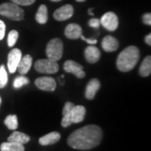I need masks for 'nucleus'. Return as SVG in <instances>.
<instances>
[{
	"mask_svg": "<svg viewBox=\"0 0 151 151\" xmlns=\"http://www.w3.org/2000/svg\"><path fill=\"white\" fill-rule=\"evenodd\" d=\"M103 139V130L94 124L86 125L75 130L69 136L67 143L76 150H87L100 145Z\"/></svg>",
	"mask_w": 151,
	"mask_h": 151,
	"instance_id": "obj_1",
	"label": "nucleus"
},
{
	"mask_svg": "<svg viewBox=\"0 0 151 151\" xmlns=\"http://www.w3.org/2000/svg\"><path fill=\"white\" fill-rule=\"evenodd\" d=\"M140 52L136 46H129L119 55L117 59V67L120 71L128 72L133 70L139 60Z\"/></svg>",
	"mask_w": 151,
	"mask_h": 151,
	"instance_id": "obj_2",
	"label": "nucleus"
},
{
	"mask_svg": "<svg viewBox=\"0 0 151 151\" xmlns=\"http://www.w3.org/2000/svg\"><path fill=\"white\" fill-rule=\"evenodd\" d=\"M0 15L14 21H20L24 17V12L14 3H5L0 4Z\"/></svg>",
	"mask_w": 151,
	"mask_h": 151,
	"instance_id": "obj_3",
	"label": "nucleus"
},
{
	"mask_svg": "<svg viewBox=\"0 0 151 151\" xmlns=\"http://www.w3.org/2000/svg\"><path fill=\"white\" fill-rule=\"evenodd\" d=\"M45 53L47 58L52 60L54 61H58L61 59L63 55V43L62 41L58 39L55 38L49 41L46 45Z\"/></svg>",
	"mask_w": 151,
	"mask_h": 151,
	"instance_id": "obj_4",
	"label": "nucleus"
},
{
	"mask_svg": "<svg viewBox=\"0 0 151 151\" xmlns=\"http://www.w3.org/2000/svg\"><path fill=\"white\" fill-rule=\"evenodd\" d=\"M35 69L40 73L54 74L59 70V65L57 61L50 59L38 60L35 63Z\"/></svg>",
	"mask_w": 151,
	"mask_h": 151,
	"instance_id": "obj_5",
	"label": "nucleus"
},
{
	"mask_svg": "<svg viewBox=\"0 0 151 151\" xmlns=\"http://www.w3.org/2000/svg\"><path fill=\"white\" fill-rule=\"evenodd\" d=\"M100 24L108 31H115L119 27V18L113 12H108L101 18Z\"/></svg>",
	"mask_w": 151,
	"mask_h": 151,
	"instance_id": "obj_6",
	"label": "nucleus"
},
{
	"mask_svg": "<svg viewBox=\"0 0 151 151\" xmlns=\"http://www.w3.org/2000/svg\"><path fill=\"white\" fill-rule=\"evenodd\" d=\"M22 52L19 49L14 48L8 55V69L10 73H14L22 58Z\"/></svg>",
	"mask_w": 151,
	"mask_h": 151,
	"instance_id": "obj_7",
	"label": "nucleus"
},
{
	"mask_svg": "<svg viewBox=\"0 0 151 151\" xmlns=\"http://www.w3.org/2000/svg\"><path fill=\"white\" fill-rule=\"evenodd\" d=\"M64 70L67 73H71L77 78H84L86 73L83 70V66L74 60H66L64 63Z\"/></svg>",
	"mask_w": 151,
	"mask_h": 151,
	"instance_id": "obj_8",
	"label": "nucleus"
},
{
	"mask_svg": "<svg viewBox=\"0 0 151 151\" xmlns=\"http://www.w3.org/2000/svg\"><path fill=\"white\" fill-rule=\"evenodd\" d=\"M35 86L42 91L53 92L56 87V82L54 78L50 76H42L37 78L35 81Z\"/></svg>",
	"mask_w": 151,
	"mask_h": 151,
	"instance_id": "obj_9",
	"label": "nucleus"
},
{
	"mask_svg": "<svg viewBox=\"0 0 151 151\" xmlns=\"http://www.w3.org/2000/svg\"><path fill=\"white\" fill-rule=\"evenodd\" d=\"M73 14H74L73 7L70 4H66L55 11L54 18L57 21H64L71 18Z\"/></svg>",
	"mask_w": 151,
	"mask_h": 151,
	"instance_id": "obj_10",
	"label": "nucleus"
},
{
	"mask_svg": "<svg viewBox=\"0 0 151 151\" xmlns=\"http://www.w3.org/2000/svg\"><path fill=\"white\" fill-rule=\"evenodd\" d=\"M100 87H101V82L98 79L93 78L88 81L86 86V91H85V97L86 99L88 100L94 99Z\"/></svg>",
	"mask_w": 151,
	"mask_h": 151,
	"instance_id": "obj_11",
	"label": "nucleus"
},
{
	"mask_svg": "<svg viewBox=\"0 0 151 151\" xmlns=\"http://www.w3.org/2000/svg\"><path fill=\"white\" fill-rule=\"evenodd\" d=\"M84 55H85V58L87 60V62L92 63V64L97 62L101 57V52L99 49L92 45L87 46L85 49Z\"/></svg>",
	"mask_w": 151,
	"mask_h": 151,
	"instance_id": "obj_12",
	"label": "nucleus"
},
{
	"mask_svg": "<svg viewBox=\"0 0 151 151\" xmlns=\"http://www.w3.org/2000/svg\"><path fill=\"white\" fill-rule=\"evenodd\" d=\"M119 46V40L112 35H107L102 40V48L106 52H113L117 50Z\"/></svg>",
	"mask_w": 151,
	"mask_h": 151,
	"instance_id": "obj_13",
	"label": "nucleus"
},
{
	"mask_svg": "<svg viewBox=\"0 0 151 151\" xmlns=\"http://www.w3.org/2000/svg\"><path fill=\"white\" fill-rule=\"evenodd\" d=\"M86 115V108L81 105H74L71 109L70 119L72 124H78L84 120Z\"/></svg>",
	"mask_w": 151,
	"mask_h": 151,
	"instance_id": "obj_14",
	"label": "nucleus"
},
{
	"mask_svg": "<svg viewBox=\"0 0 151 151\" xmlns=\"http://www.w3.org/2000/svg\"><path fill=\"white\" fill-rule=\"evenodd\" d=\"M33 64V59L30 55H25L22 56L21 60L18 65L17 70L20 75H26L29 71Z\"/></svg>",
	"mask_w": 151,
	"mask_h": 151,
	"instance_id": "obj_15",
	"label": "nucleus"
},
{
	"mask_svg": "<svg viewBox=\"0 0 151 151\" xmlns=\"http://www.w3.org/2000/svg\"><path fill=\"white\" fill-rule=\"evenodd\" d=\"M82 35V29L77 24H69L65 29V35L70 40H77Z\"/></svg>",
	"mask_w": 151,
	"mask_h": 151,
	"instance_id": "obj_16",
	"label": "nucleus"
},
{
	"mask_svg": "<svg viewBox=\"0 0 151 151\" xmlns=\"http://www.w3.org/2000/svg\"><path fill=\"white\" fill-rule=\"evenodd\" d=\"M74 107V103L67 102L65 103V106L62 110V114H63V118L61 120V126L64 128L69 127L70 124H72L71 119H70V113H71V109Z\"/></svg>",
	"mask_w": 151,
	"mask_h": 151,
	"instance_id": "obj_17",
	"label": "nucleus"
},
{
	"mask_svg": "<svg viewBox=\"0 0 151 151\" xmlns=\"http://www.w3.org/2000/svg\"><path fill=\"white\" fill-rule=\"evenodd\" d=\"M60 139V134L58 132H51L40 138L39 143L41 145H50L57 143Z\"/></svg>",
	"mask_w": 151,
	"mask_h": 151,
	"instance_id": "obj_18",
	"label": "nucleus"
},
{
	"mask_svg": "<svg viewBox=\"0 0 151 151\" xmlns=\"http://www.w3.org/2000/svg\"><path fill=\"white\" fill-rule=\"evenodd\" d=\"M29 140H30V137L29 135L25 134L24 133H21V132H18V131H14L8 138V141L14 142V143L21 144V145L27 144Z\"/></svg>",
	"mask_w": 151,
	"mask_h": 151,
	"instance_id": "obj_19",
	"label": "nucleus"
},
{
	"mask_svg": "<svg viewBox=\"0 0 151 151\" xmlns=\"http://www.w3.org/2000/svg\"><path fill=\"white\" fill-rule=\"evenodd\" d=\"M1 151H24V146L14 142H4L0 145Z\"/></svg>",
	"mask_w": 151,
	"mask_h": 151,
	"instance_id": "obj_20",
	"label": "nucleus"
},
{
	"mask_svg": "<svg viewBox=\"0 0 151 151\" xmlns=\"http://www.w3.org/2000/svg\"><path fill=\"white\" fill-rule=\"evenodd\" d=\"M139 75L141 76H149L151 73V56L148 55L146 56L145 60H143L142 64H141L140 67H139Z\"/></svg>",
	"mask_w": 151,
	"mask_h": 151,
	"instance_id": "obj_21",
	"label": "nucleus"
},
{
	"mask_svg": "<svg viewBox=\"0 0 151 151\" xmlns=\"http://www.w3.org/2000/svg\"><path fill=\"white\" fill-rule=\"evenodd\" d=\"M35 19L36 21L40 24H45L47 20H48V10H47V7L42 4L39 7L36 15H35Z\"/></svg>",
	"mask_w": 151,
	"mask_h": 151,
	"instance_id": "obj_22",
	"label": "nucleus"
},
{
	"mask_svg": "<svg viewBox=\"0 0 151 151\" xmlns=\"http://www.w3.org/2000/svg\"><path fill=\"white\" fill-rule=\"evenodd\" d=\"M4 124L6 127L10 130H15L18 129L19 123H18V118L16 115L11 114L7 116V118L4 119Z\"/></svg>",
	"mask_w": 151,
	"mask_h": 151,
	"instance_id": "obj_23",
	"label": "nucleus"
},
{
	"mask_svg": "<svg viewBox=\"0 0 151 151\" xmlns=\"http://www.w3.org/2000/svg\"><path fill=\"white\" fill-rule=\"evenodd\" d=\"M29 83V78L24 76V75H20L17 76L16 78L14 79V81L13 82V86L15 89H19V88H21L22 86H25Z\"/></svg>",
	"mask_w": 151,
	"mask_h": 151,
	"instance_id": "obj_24",
	"label": "nucleus"
},
{
	"mask_svg": "<svg viewBox=\"0 0 151 151\" xmlns=\"http://www.w3.org/2000/svg\"><path fill=\"white\" fill-rule=\"evenodd\" d=\"M8 74L6 71L5 66L4 65H2L0 66V89L5 87L8 83Z\"/></svg>",
	"mask_w": 151,
	"mask_h": 151,
	"instance_id": "obj_25",
	"label": "nucleus"
},
{
	"mask_svg": "<svg viewBox=\"0 0 151 151\" xmlns=\"http://www.w3.org/2000/svg\"><path fill=\"white\" fill-rule=\"evenodd\" d=\"M19 38V32L17 30H11L10 32L9 33L8 35V45L9 47H14V45L16 44L17 40Z\"/></svg>",
	"mask_w": 151,
	"mask_h": 151,
	"instance_id": "obj_26",
	"label": "nucleus"
},
{
	"mask_svg": "<svg viewBox=\"0 0 151 151\" xmlns=\"http://www.w3.org/2000/svg\"><path fill=\"white\" fill-rule=\"evenodd\" d=\"M12 3H14L19 6H29L33 4L35 0H11Z\"/></svg>",
	"mask_w": 151,
	"mask_h": 151,
	"instance_id": "obj_27",
	"label": "nucleus"
},
{
	"mask_svg": "<svg viewBox=\"0 0 151 151\" xmlns=\"http://www.w3.org/2000/svg\"><path fill=\"white\" fill-rule=\"evenodd\" d=\"M88 25L90 27L94 28V29H98V28L100 27V20L98 19H96V18L91 19L88 21Z\"/></svg>",
	"mask_w": 151,
	"mask_h": 151,
	"instance_id": "obj_28",
	"label": "nucleus"
},
{
	"mask_svg": "<svg viewBox=\"0 0 151 151\" xmlns=\"http://www.w3.org/2000/svg\"><path fill=\"white\" fill-rule=\"evenodd\" d=\"M5 30H6V25L4 22L3 20H0V40H2L4 35H5Z\"/></svg>",
	"mask_w": 151,
	"mask_h": 151,
	"instance_id": "obj_29",
	"label": "nucleus"
},
{
	"mask_svg": "<svg viewBox=\"0 0 151 151\" xmlns=\"http://www.w3.org/2000/svg\"><path fill=\"white\" fill-rule=\"evenodd\" d=\"M143 22L146 25H151V14L150 13H146L143 15Z\"/></svg>",
	"mask_w": 151,
	"mask_h": 151,
	"instance_id": "obj_30",
	"label": "nucleus"
},
{
	"mask_svg": "<svg viewBox=\"0 0 151 151\" xmlns=\"http://www.w3.org/2000/svg\"><path fill=\"white\" fill-rule=\"evenodd\" d=\"M82 40H85L86 43L90 44V45H96L97 43V40L96 39H87V38L84 37L82 35H81V37H80Z\"/></svg>",
	"mask_w": 151,
	"mask_h": 151,
	"instance_id": "obj_31",
	"label": "nucleus"
},
{
	"mask_svg": "<svg viewBox=\"0 0 151 151\" xmlns=\"http://www.w3.org/2000/svg\"><path fill=\"white\" fill-rule=\"evenodd\" d=\"M145 40V43L148 45H151V34H149V35H146Z\"/></svg>",
	"mask_w": 151,
	"mask_h": 151,
	"instance_id": "obj_32",
	"label": "nucleus"
},
{
	"mask_svg": "<svg viewBox=\"0 0 151 151\" xmlns=\"http://www.w3.org/2000/svg\"><path fill=\"white\" fill-rule=\"evenodd\" d=\"M92 10V9H88V14H89L90 15H93Z\"/></svg>",
	"mask_w": 151,
	"mask_h": 151,
	"instance_id": "obj_33",
	"label": "nucleus"
},
{
	"mask_svg": "<svg viewBox=\"0 0 151 151\" xmlns=\"http://www.w3.org/2000/svg\"><path fill=\"white\" fill-rule=\"evenodd\" d=\"M76 1H77V2H84V1H86V0H76Z\"/></svg>",
	"mask_w": 151,
	"mask_h": 151,
	"instance_id": "obj_34",
	"label": "nucleus"
},
{
	"mask_svg": "<svg viewBox=\"0 0 151 151\" xmlns=\"http://www.w3.org/2000/svg\"><path fill=\"white\" fill-rule=\"evenodd\" d=\"M51 1H53V2H60V1H61V0H51Z\"/></svg>",
	"mask_w": 151,
	"mask_h": 151,
	"instance_id": "obj_35",
	"label": "nucleus"
},
{
	"mask_svg": "<svg viewBox=\"0 0 151 151\" xmlns=\"http://www.w3.org/2000/svg\"><path fill=\"white\" fill-rule=\"evenodd\" d=\"M1 103H2V99H1V97H0V106H1Z\"/></svg>",
	"mask_w": 151,
	"mask_h": 151,
	"instance_id": "obj_36",
	"label": "nucleus"
}]
</instances>
